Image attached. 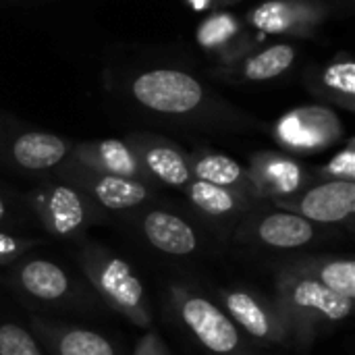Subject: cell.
<instances>
[{
	"instance_id": "cell-1",
	"label": "cell",
	"mask_w": 355,
	"mask_h": 355,
	"mask_svg": "<svg viewBox=\"0 0 355 355\" xmlns=\"http://www.w3.org/2000/svg\"><path fill=\"white\" fill-rule=\"evenodd\" d=\"M133 96L150 110L164 114H183L193 110L202 102L204 89L196 77L183 71L156 69L139 75L133 81Z\"/></svg>"
},
{
	"instance_id": "cell-2",
	"label": "cell",
	"mask_w": 355,
	"mask_h": 355,
	"mask_svg": "<svg viewBox=\"0 0 355 355\" xmlns=\"http://www.w3.org/2000/svg\"><path fill=\"white\" fill-rule=\"evenodd\" d=\"M341 133L337 116L324 108H300L279 123V137L300 150H312L331 144Z\"/></svg>"
},
{
	"instance_id": "cell-3",
	"label": "cell",
	"mask_w": 355,
	"mask_h": 355,
	"mask_svg": "<svg viewBox=\"0 0 355 355\" xmlns=\"http://www.w3.org/2000/svg\"><path fill=\"white\" fill-rule=\"evenodd\" d=\"M183 318L196 337L216 354H229L239 343L233 322H229V318L206 300H189L183 306Z\"/></svg>"
},
{
	"instance_id": "cell-4",
	"label": "cell",
	"mask_w": 355,
	"mask_h": 355,
	"mask_svg": "<svg viewBox=\"0 0 355 355\" xmlns=\"http://www.w3.org/2000/svg\"><path fill=\"white\" fill-rule=\"evenodd\" d=\"M318 19L316 8L293 0H268L250 15V21L264 33H300Z\"/></svg>"
},
{
	"instance_id": "cell-5",
	"label": "cell",
	"mask_w": 355,
	"mask_h": 355,
	"mask_svg": "<svg viewBox=\"0 0 355 355\" xmlns=\"http://www.w3.org/2000/svg\"><path fill=\"white\" fill-rule=\"evenodd\" d=\"M355 185L352 181H331L310 189L302 202L306 218L318 223H339L354 214Z\"/></svg>"
},
{
	"instance_id": "cell-6",
	"label": "cell",
	"mask_w": 355,
	"mask_h": 355,
	"mask_svg": "<svg viewBox=\"0 0 355 355\" xmlns=\"http://www.w3.org/2000/svg\"><path fill=\"white\" fill-rule=\"evenodd\" d=\"M144 229H146L150 243L166 254L185 256L193 252L196 248V235L191 227L179 216H173L166 212H152L148 214Z\"/></svg>"
},
{
	"instance_id": "cell-7",
	"label": "cell",
	"mask_w": 355,
	"mask_h": 355,
	"mask_svg": "<svg viewBox=\"0 0 355 355\" xmlns=\"http://www.w3.org/2000/svg\"><path fill=\"white\" fill-rule=\"evenodd\" d=\"M64 154H67V146L60 137L40 131L21 135L12 146L15 160L23 168H31V171L50 168L58 164Z\"/></svg>"
},
{
	"instance_id": "cell-8",
	"label": "cell",
	"mask_w": 355,
	"mask_h": 355,
	"mask_svg": "<svg viewBox=\"0 0 355 355\" xmlns=\"http://www.w3.org/2000/svg\"><path fill=\"white\" fill-rule=\"evenodd\" d=\"M293 300L297 306L318 310L331 320H343L345 316H349V312L354 308V300H347V297L331 291L329 287H324L322 283H316V281L300 283Z\"/></svg>"
},
{
	"instance_id": "cell-9",
	"label": "cell",
	"mask_w": 355,
	"mask_h": 355,
	"mask_svg": "<svg viewBox=\"0 0 355 355\" xmlns=\"http://www.w3.org/2000/svg\"><path fill=\"white\" fill-rule=\"evenodd\" d=\"M260 237L268 245L297 248L312 239V225L293 214H272L260 225Z\"/></svg>"
},
{
	"instance_id": "cell-10",
	"label": "cell",
	"mask_w": 355,
	"mask_h": 355,
	"mask_svg": "<svg viewBox=\"0 0 355 355\" xmlns=\"http://www.w3.org/2000/svg\"><path fill=\"white\" fill-rule=\"evenodd\" d=\"M21 281L23 287L40 300H56L69 287L64 272L58 266L42 260L29 262L21 272Z\"/></svg>"
},
{
	"instance_id": "cell-11",
	"label": "cell",
	"mask_w": 355,
	"mask_h": 355,
	"mask_svg": "<svg viewBox=\"0 0 355 355\" xmlns=\"http://www.w3.org/2000/svg\"><path fill=\"white\" fill-rule=\"evenodd\" d=\"M295 60V50L289 44H275L254 54L245 67L243 77L250 81H268L283 75Z\"/></svg>"
},
{
	"instance_id": "cell-12",
	"label": "cell",
	"mask_w": 355,
	"mask_h": 355,
	"mask_svg": "<svg viewBox=\"0 0 355 355\" xmlns=\"http://www.w3.org/2000/svg\"><path fill=\"white\" fill-rule=\"evenodd\" d=\"M96 196L106 208L121 210L139 204L146 198V187L127 177L108 175L100 179V183L96 185Z\"/></svg>"
},
{
	"instance_id": "cell-13",
	"label": "cell",
	"mask_w": 355,
	"mask_h": 355,
	"mask_svg": "<svg viewBox=\"0 0 355 355\" xmlns=\"http://www.w3.org/2000/svg\"><path fill=\"white\" fill-rule=\"evenodd\" d=\"M104 289L123 306H137L141 300V285L123 260H112L102 275Z\"/></svg>"
},
{
	"instance_id": "cell-14",
	"label": "cell",
	"mask_w": 355,
	"mask_h": 355,
	"mask_svg": "<svg viewBox=\"0 0 355 355\" xmlns=\"http://www.w3.org/2000/svg\"><path fill=\"white\" fill-rule=\"evenodd\" d=\"M50 212L58 233L67 235L75 231L83 220V206L77 193L69 187H56L50 198Z\"/></svg>"
},
{
	"instance_id": "cell-15",
	"label": "cell",
	"mask_w": 355,
	"mask_h": 355,
	"mask_svg": "<svg viewBox=\"0 0 355 355\" xmlns=\"http://www.w3.org/2000/svg\"><path fill=\"white\" fill-rule=\"evenodd\" d=\"M152 173H156L168 185H183L189 179V168L173 148H152L146 156Z\"/></svg>"
},
{
	"instance_id": "cell-16",
	"label": "cell",
	"mask_w": 355,
	"mask_h": 355,
	"mask_svg": "<svg viewBox=\"0 0 355 355\" xmlns=\"http://www.w3.org/2000/svg\"><path fill=\"white\" fill-rule=\"evenodd\" d=\"M227 306L231 310V314L235 316V320L254 337H266L270 327H268V318L262 312V308L245 293H231L227 300Z\"/></svg>"
},
{
	"instance_id": "cell-17",
	"label": "cell",
	"mask_w": 355,
	"mask_h": 355,
	"mask_svg": "<svg viewBox=\"0 0 355 355\" xmlns=\"http://www.w3.org/2000/svg\"><path fill=\"white\" fill-rule=\"evenodd\" d=\"M239 33V21L231 12H216L198 27V42L202 48L214 50L229 44Z\"/></svg>"
},
{
	"instance_id": "cell-18",
	"label": "cell",
	"mask_w": 355,
	"mask_h": 355,
	"mask_svg": "<svg viewBox=\"0 0 355 355\" xmlns=\"http://www.w3.org/2000/svg\"><path fill=\"white\" fill-rule=\"evenodd\" d=\"M196 175L200 177V181L225 187L233 185L241 177V166L227 156H206L196 164Z\"/></svg>"
},
{
	"instance_id": "cell-19",
	"label": "cell",
	"mask_w": 355,
	"mask_h": 355,
	"mask_svg": "<svg viewBox=\"0 0 355 355\" xmlns=\"http://www.w3.org/2000/svg\"><path fill=\"white\" fill-rule=\"evenodd\" d=\"M322 89L333 92L335 96H341L345 100H354L355 96V64L352 60H337L329 64L320 79H318Z\"/></svg>"
},
{
	"instance_id": "cell-20",
	"label": "cell",
	"mask_w": 355,
	"mask_h": 355,
	"mask_svg": "<svg viewBox=\"0 0 355 355\" xmlns=\"http://www.w3.org/2000/svg\"><path fill=\"white\" fill-rule=\"evenodd\" d=\"M60 355H114L106 339L89 331H73L60 341Z\"/></svg>"
},
{
	"instance_id": "cell-21",
	"label": "cell",
	"mask_w": 355,
	"mask_h": 355,
	"mask_svg": "<svg viewBox=\"0 0 355 355\" xmlns=\"http://www.w3.org/2000/svg\"><path fill=\"white\" fill-rule=\"evenodd\" d=\"M98 152H100V160L102 164L114 173L116 177H129L137 171L135 166V158L131 156L129 148L123 144V141H116V139H106L98 146Z\"/></svg>"
},
{
	"instance_id": "cell-22",
	"label": "cell",
	"mask_w": 355,
	"mask_h": 355,
	"mask_svg": "<svg viewBox=\"0 0 355 355\" xmlns=\"http://www.w3.org/2000/svg\"><path fill=\"white\" fill-rule=\"evenodd\" d=\"M191 200L206 212L210 214H223L229 212L233 208V198L227 189L206 183V181H198L191 185Z\"/></svg>"
},
{
	"instance_id": "cell-23",
	"label": "cell",
	"mask_w": 355,
	"mask_h": 355,
	"mask_svg": "<svg viewBox=\"0 0 355 355\" xmlns=\"http://www.w3.org/2000/svg\"><path fill=\"white\" fill-rule=\"evenodd\" d=\"M322 285L331 291L354 300L355 297V264L354 262H333L322 268Z\"/></svg>"
},
{
	"instance_id": "cell-24",
	"label": "cell",
	"mask_w": 355,
	"mask_h": 355,
	"mask_svg": "<svg viewBox=\"0 0 355 355\" xmlns=\"http://www.w3.org/2000/svg\"><path fill=\"white\" fill-rule=\"evenodd\" d=\"M0 355H40L35 341L19 327H0Z\"/></svg>"
},
{
	"instance_id": "cell-25",
	"label": "cell",
	"mask_w": 355,
	"mask_h": 355,
	"mask_svg": "<svg viewBox=\"0 0 355 355\" xmlns=\"http://www.w3.org/2000/svg\"><path fill=\"white\" fill-rule=\"evenodd\" d=\"M268 175L283 191H293L300 183V171L289 160H275L268 166Z\"/></svg>"
},
{
	"instance_id": "cell-26",
	"label": "cell",
	"mask_w": 355,
	"mask_h": 355,
	"mask_svg": "<svg viewBox=\"0 0 355 355\" xmlns=\"http://www.w3.org/2000/svg\"><path fill=\"white\" fill-rule=\"evenodd\" d=\"M329 171H331L333 175H343V177H347V181H349L355 175L354 150L349 148V150H345L341 156H337V158L329 164Z\"/></svg>"
},
{
	"instance_id": "cell-27",
	"label": "cell",
	"mask_w": 355,
	"mask_h": 355,
	"mask_svg": "<svg viewBox=\"0 0 355 355\" xmlns=\"http://www.w3.org/2000/svg\"><path fill=\"white\" fill-rule=\"evenodd\" d=\"M15 241L10 239V237H6V235H0V254H10V252H15Z\"/></svg>"
},
{
	"instance_id": "cell-28",
	"label": "cell",
	"mask_w": 355,
	"mask_h": 355,
	"mask_svg": "<svg viewBox=\"0 0 355 355\" xmlns=\"http://www.w3.org/2000/svg\"><path fill=\"white\" fill-rule=\"evenodd\" d=\"M4 216V206H2V202H0V218Z\"/></svg>"
}]
</instances>
